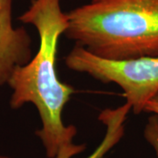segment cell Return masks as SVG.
Segmentation results:
<instances>
[{
    "mask_svg": "<svg viewBox=\"0 0 158 158\" xmlns=\"http://www.w3.org/2000/svg\"><path fill=\"white\" fill-rule=\"evenodd\" d=\"M131 106L128 103L116 108L104 109L98 115V120L106 127L105 135L96 149L86 158H106L109 151L115 147L125 134V122ZM85 144H75L62 147L55 158H72L76 155L82 153L85 149Z\"/></svg>",
    "mask_w": 158,
    "mask_h": 158,
    "instance_id": "cell-5",
    "label": "cell"
},
{
    "mask_svg": "<svg viewBox=\"0 0 158 158\" xmlns=\"http://www.w3.org/2000/svg\"><path fill=\"white\" fill-rule=\"evenodd\" d=\"M144 137L155 150L158 158V115L153 114L148 118L144 127Z\"/></svg>",
    "mask_w": 158,
    "mask_h": 158,
    "instance_id": "cell-6",
    "label": "cell"
},
{
    "mask_svg": "<svg viewBox=\"0 0 158 158\" xmlns=\"http://www.w3.org/2000/svg\"><path fill=\"white\" fill-rule=\"evenodd\" d=\"M0 158H12L10 156H0Z\"/></svg>",
    "mask_w": 158,
    "mask_h": 158,
    "instance_id": "cell-8",
    "label": "cell"
},
{
    "mask_svg": "<svg viewBox=\"0 0 158 158\" xmlns=\"http://www.w3.org/2000/svg\"><path fill=\"white\" fill-rule=\"evenodd\" d=\"M146 113H150L158 115V94L152 98L145 106L144 111Z\"/></svg>",
    "mask_w": 158,
    "mask_h": 158,
    "instance_id": "cell-7",
    "label": "cell"
},
{
    "mask_svg": "<svg viewBox=\"0 0 158 158\" xmlns=\"http://www.w3.org/2000/svg\"><path fill=\"white\" fill-rule=\"evenodd\" d=\"M12 9L13 0H0V88L33 57L32 38L26 28L14 26Z\"/></svg>",
    "mask_w": 158,
    "mask_h": 158,
    "instance_id": "cell-4",
    "label": "cell"
},
{
    "mask_svg": "<svg viewBox=\"0 0 158 158\" xmlns=\"http://www.w3.org/2000/svg\"><path fill=\"white\" fill-rule=\"evenodd\" d=\"M67 15L66 38L97 56L158 57V0H90Z\"/></svg>",
    "mask_w": 158,
    "mask_h": 158,
    "instance_id": "cell-2",
    "label": "cell"
},
{
    "mask_svg": "<svg viewBox=\"0 0 158 158\" xmlns=\"http://www.w3.org/2000/svg\"><path fill=\"white\" fill-rule=\"evenodd\" d=\"M19 20L36 29L39 47L28 62L11 74L7 84L11 90L10 106L18 110L34 105L41 122L35 135L47 157L55 158L61 148L73 143L77 133L76 127L62 120L64 107L77 90L62 82L56 70L58 43L68 27V15L62 11L61 0H32Z\"/></svg>",
    "mask_w": 158,
    "mask_h": 158,
    "instance_id": "cell-1",
    "label": "cell"
},
{
    "mask_svg": "<svg viewBox=\"0 0 158 158\" xmlns=\"http://www.w3.org/2000/svg\"><path fill=\"white\" fill-rule=\"evenodd\" d=\"M64 61L70 70L119 86L135 114L142 113L148 102L158 94V57L108 60L75 45Z\"/></svg>",
    "mask_w": 158,
    "mask_h": 158,
    "instance_id": "cell-3",
    "label": "cell"
}]
</instances>
